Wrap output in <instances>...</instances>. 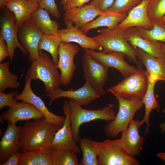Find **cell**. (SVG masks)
I'll return each mask as SVG.
<instances>
[{"label": "cell", "instance_id": "cell-12", "mask_svg": "<svg viewBox=\"0 0 165 165\" xmlns=\"http://www.w3.org/2000/svg\"><path fill=\"white\" fill-rule=\"evenodd\" d=\"M84 50L105 67L108 68L112 67L117 69L124 78L138 72L142 68L129 64L124 59L125 55L121 52L96 51L90 49Z\"/></svg>", "mask_w": 165, "mask_h": 165}, {"label": "cell", "instance_id": "cell-15", "mask_svg": "<svg viewBox=\"0 0 165 165\" xmlns=\"http://www.w3.org/2000/svg\"><path fill=\"white\" fill-rule=\"evenodd\" d=\"M44 117L41 112L34 105L28 102L21 101L9 107L0 116L1 123L7 121L16 124L18 121L35 119Z\"/></svg>", "mask_w": 165, "mask_h": 165}, {"label": "cell", "instance_id": "cell-9", "mask_svg": "<svg viewBox=\"0 0 165 165\" xmlns=\"http://www.w3.org/2000/svg\"><path fill=\"white\" fill-rule=\"evenodd\" d=\"M102 96L100 92L86 82L82 87L76 90L71 88L64 90L60 88L46 93L45 95L50 99L49 106L54 100L61 97L68 98L81 106H86Z\"/></svg>", "mask_w": 165, "mask_h": 165}, {"label": "cell", "instance_id": "cell-10", "mask_svg": "<svg viewBox=\"0 0 165 165\" xmlns=\"http://www.w3.org/2000/svg\"><path fill=\"white\" fill-rule=\"evenodd\" d=\"M1 19L0 33L2 35L6 42L10 61H13L16 48H18L24 55H27L28 51L18 40V27L16 24L14 14L6 8L4 9Z\"/></svg>", "mask_w": 165, "mask_h": 165}, {"label": "cell", "instance_id": "cell-28", "mask_svg": "<svg viewBox=\"0 0 165 165\" xmlns=\"http://www.w3.org/2000/svg\"><path fill=\"white\" fill-rule=\"evenodd\" d=\"M53 165H78V153L72 149L51 148L49 151Z\"/></svg>", "mask_w": 165, "mask_h": 165}, {"label": "cell", "instance_id": "cell-40", "mask_svg": "<svg viewBox=\"0 0 165 165\" xmlns=\"http://www.w3.org/2000/svg\"><path fill=\"white\" fill-rule=\"evenodd\" d=\"M115 0H92L91 3L102 11H107L112 5Z\"/></svg>", "mask_w": 165, "mask_h": 165}, {"label": "cell", "instance_id": "cell-45", "mask_svg": "<svg viewBox=\"0 0 165 165\" xmlns=\"http://www.w3.org/2000/svg\"><path fill=\"white\" fill-rule=\"evenodd\" d=\"M31 1L37 3L39 4L41 1V0H29Z\"/></svg>", "mask_w": 165, "mask_h": 165}, {"label": "cell", "instance_id": "cell-26", "mask_svg": "<svg viewBox=\"0 0 165 165\" xmlns=\"http://www.w3.org/2000/svg\"><path fill=\"white\" fill-rule=\"evenodd\" d=\"M49 13L39 7L31 14L30 18L43 34H56L59 29V24L55 20L51 19Z\"/></svg>", "mask_w": 165, "mask_h": 165}, {"label": "cell", "instance_id": "cell-8", "mask_svg": "<svg viewBox=\"0 0 165 165\" xmlns=\"http://www.w3.org/2000/svg\"><path fill=\"white\" fill-rule=\"evenodd\" d=\"M82 67L86 82L103 96L105 95L107 92L103 87L108 78V68L85 51L82 58Z\"/></svg>", "mask_w": 165, "mask_h": 165}, {"label": "cell", "instance_id": "cell-20", "mask_svg": "<svg viewBox=\"0 0 165 165\" xmlns=\"http://www.w3.org/2000/svg\"><path fill=\"white\" fill-rule=\"evenodd\" d=\"M134 48L137 59L146 68L148 78L165 82V57H156L140 48Z\"/></svg>", "mask_w": 165, "mask_h": 165}, {"label": "cell", "instance_id": "cell-18", "mask_svg": "<svg viewBox=\"0 0 165 165\" xmlns=\"http://www.w3.org/2000/svg\"><path fill=\"white\" fill-rule=\"evenodd\" d=\"M66 28L59 29L57 33L62 42L66 43L75 42L78 43L84 50L90 49L101 51L102 47L93 38L87 36L80 28H77L69 22L65 23Z\"/></svg>", "mask_w": 165, "mask_h": 165}, {"label": "cell", "instance_id": "cell-49", "mask_svg": "<svg viewBox=\"0 0 165 165\" xmlns=\"http://www.w3.org/2000/svg\"><path fill=\"white\" fill-rule=\"evenodd\" d=\"M64 0V1H66V0Z\"/></svg>", "mask_w": 165, "mask_h": 165}, {"label": "cell", "instance_id": "cell-50", "mask_svg": "<svg viewBox=\"0 0 165 165\" xmlns=\"http://www.w3.org/2000/svg\"></svg>", "mask_w": 165, "mask_h": 165}, {"label": "cell", "instance_id": "cell-29", "mask_svg": "<svg viewBox=\"0 0 165 165\" xmlns=\"http://www.w3.org/2000/svg\"><path fill=\"white\" fill-rule=\"evenodd\" d=\"M79 147L82 153V157L79 165H99L97 150L94 141L87 138H81Z\"/></svg>", "mask_w": 165, "mask_h": 165}, {"label": "cell", "instance_id": "cell-27", "mask_svg": "<svg viewBox=\"0 0 165 165\" xmlns=\"http://www.w3.org/2000/svg\"><path fill=\"white\" fill-rule=\"evenodd\" d=\"M148 88L145 96L142 98V102L145 106V114L143 119L140 121L141 125L144 123L146 124L145 135L149 132V129L150 126L149 116L150 113L153 109L160 108L159 103L155 97L154 92V86L157 82L148 79Z\"/></svg>", "mask_w": 165, "mask_h": 165}, {"label": "cell", "instance_id": "cell-7", "mask_svg": "<svg viewBox=\"0 0 165 165\" xmlns=\"http://www.w3.org/2000/svg\"><path fill=\"white\" fill-rule=\"evenodd\" d=\"M148 85L146 71L141 68L138 72L125 78L116 85L109 87L107 91L115 96L127 99L142 98L146 93Z\"/></svg>", "mask_w": 165, "mask_h": 165}, {"label": "cell", "instance_id": "cell-2", "mask_svg": "<svg viewBox=\"0 0 165 165\" xmlns=\"http://www.w3.org/2000/svg\"><path fill=\"white\" fill-rule=\"evenodd\" d=\"M70 120L72 134L76 143L81 139L80 127L83 123L101 120L108 122L116 116L114 105L110 104L99 109H84L72 100L68 101Z\"/></svg>", "mask_w": 165, "mask_h": 165}, {"label": "cell", "instance_id": "cell-4", "mask_svg": "<svg viewBox=\"0 0 165 165\" xmlns=\"http://www.w3.org/2000/svg\"><path fill=\"white\" fill-rule=\"evenodd\" d=\"M127 29H101L98 31L99 34L92 37L104 49L103 51L122 53L138 68L141 67L137 57L135 48L125 38L124 34Z\"/></svg>", "mask_w": 165, "mask_h": 165}, {"label": "cell", "instance_id": "cell-17", "mask_svg": "<svg viewBox=\"0 0 165 165\" xmlns=\"http://www.w3.org/2000/svg\"><path fill=\"white\" fill-rule=\"evenodd\" d=\"M104 12L100 10L90 2L87 5L65 10L63 20L64 23L70 22L75 27L81 28Z\"/></svg>", "mask_w": 165, "mask_h": 165}, {"label": "cell", "instance_id": "cell-36", "mask_svg": "<svg viewBox=\"0 0 165 165\" xmlns=\"http://www.w3.org/2000/svg\"><path fill=\"white\" fill-rule=\"evenodd\" d=\"M37 152L34 151L21 152L19 165H37Z\"/></svg>", "mask_w": 165, "mask_h": 165}, {"label": "cell", "instance_id": "cell-42", "mask_svg": "<svg viewBox=\"0 0 165 165\" xmlns=\"http://www.w3.org/2000/svg\"><path fill=\"white\" fill-rule=\"evenodd\" d=\"M21 152L20 150L16 151L2 165H19Z\"/></svg>", "mask_w": 165, "mask_h": 165}, {"label": "cell", "instance_id": "cell-16", "mask_svg": "<svg viewBox=\"0 0 165 165\" xmlns=\"http://www.w3.org/2000/svg\"><path fill=\"white\" fill-rule=\"evenodd\" d=\"M65 120L61 127L55 134L51 145V148L72 149L78 153L81 151L73 138L70 120L68 101H64L62 106Z\"/></svg>", "mask_w": 165, "mask_h": 165}, {"label": "cell", "instance_id": "cell-23", "mask_svg": "<svg viewBox=\"0 0 165 165\" xmlns=\"http://www.w3.org/2000/svg\"><path fill=\"white\" fill-rule=\"evenodd\" d=\"M21 127L8 122L7 127L0 141V165L14 153L20 150L19 136Z\"/></svg>", "mask_w": 165, "mask_h": 165}, {"label": "cell", "instance_id": "cell-25", "mask_svg": "<svg viewBox=\"0 0 165 165\" xmlns=\"http://www.w3.org/2000/svg\"><path fill=\"white\" fill-rule=\"evenodd\" d=\"M127 14L118 13L106 11L99 16L95 20L84 25L80 28L85 34L91 29L99 27H106L110 29L116 27Z\"/></svg>", "mask_w": 165, "mask_h": 165}, {"label": "cell", "instance_id": "cell-37", "mask_svg": "<svg viewBox=\"0 0 165 165\" xmlns=\"http://www.w3.org/2000/svg\"><path fill=\"white\" fill-rule=\"evenodd\" d=\"M17 94L15 91L8 94L0 92V110L5 106L9 107L14 105L17 102L15 98Z\"/></svg>", "mask_w": 165, "mask_h": 165}, {"label": "cell", "instance_id": "cell-33", "mask_svg": "<svg viewBox=\"0 0 165 165\" xmlns=\"http://www.w3.org/2000/svg\"><path fill=\"white\" fill-rule=\"evenodd\" d=\"M143 0H115L107 10L118 13L127 14L130 11L139 4Z\"/></svg>", "mask_w": 165, "mask_h": 165}, {"label": "cell", "instance_id": "cell-22", "mask_svg": "<svg viewBox=\"0 0 165 165\" xmlns=\"http://www.w3.org/2000/svg\"><path fill=\"white\" fill-rule=\"evenodd\" d=\"M141 126L140 121L133 119L127 128L121 133L120 138L125 150L134 156L141 155L145 141V138L139 134L138 129Z\"/></svg>", "mask_w": 165, "mask_h": 165}, {"label": "cell", "instance_id": "cell-38", "mask_svg": "<svg viewBox=\"0 0 165 165\" xmlns=\"http://www.w3.org/2000/svg\"><path fill=\"white\" fill-rule=\"evenodd\" d=\"M37 165H53L50 153L45 151H37Z\"/></svg>", "mask_w": 165, "mask_h": 165}, {"label": "cell", "instance_id": "cell-39", "mask_svg": "<svg viewBox=\"0 0 165 165\" xmlns=\"http://www.w3.org/2000/svg\"><path fill=\"white\" fill-rule=\"evenodd\" d=\"M91 0H62L61 4L63 6V9H66L76 7H79L84 5Z\"/></svg>", "mask_w": 165, "mask_h": 165}, {"label": "cell", "instance_id": "cell-43", "mask_svg": "<svg viewBox=\"0 0 165 165\" xmlns=\"http://www.w3.org/2000/svg\"><path fill=\"white\" fill-rule=\"evenodd\" d=\"M157 157L165 161V152H161L157 154Z\"/></svg>", "mask_w": 165, "mask_h": 165}, {"label": "cell", "instance_id": "cell-13", "mask_svg": "<svg viewBox=\"0 0 165 165\" xmlns=\"http://www.w3.org/2000/svg\"><path fill=\"white\" fill-rule=\"evenodd\" d=\"M43 34L31 18L18 26V37L22 46L28 51L31 62L38 56V45Z\"/></svg>", "mask_w": 165, "mask_h": 165}, {"label": "cell", "instance_id": "cell-46", "mask_svg": "<svg viewBox=\"0 0 165 165\" xmlns=\"http://www.w3.org/2000/svg\"><path fill=\"white\" fill-rule=\"evenodd\" d=\"M160 19L161 20L165 22V16H163V17H161V18H160Z\"/></svg>", "mask_w": 165, "mask_h": 165}, {"label": "cell", "instance_id": "cell-5", "mask_svg": "<svg viewBox=\"0 0 165 165\" xmlns=\"http://www.w3.org/2000/svg\"><path fill=\"white\" fill-rule=\"evenodd\" d=\"M119 103V110L115 118L106 124L104 133L107 137L114 138L126 130L136 113L143 106L142 98L137 97L127 99L115 96Z\"/></svg>", "mask_w": 165, "mask_h": 165}, {"label": "cell", "instance_id": "cell-30", "mask_svg": "<svg viewBox=\"0 0 165 165\" xmlns=\"http://www.w3.org/2000/svg\"><path fill=\"white\" fill-rule=\"evenodd\" d=\"M61 39L57 33L52 35L43 34L38 45L39 50H45L51 55L52 61L57 65L59 59V48Z\"/></svg>", "mask_w": 165, "mask_h": 165}, {"label": "cell", "instance_id": "cell-32", "mask_svg": "<svg viewBox=\"0 0 165 165\" xmlns=\"http://www.w3.org/2000/svg\"><path fill=\"white\" fill-rule=\"evenodd\" d=\"M9 63L6 62L0 64V92H4L8 88L16 89L19 83L16 75L10 72Z\"/></svg>", "mask_w": 165, "mask_h": 165}, {"label": "cell", "instance_id": "cell-14", "mask_svg": "<svg viewBox=\"0 0 165 165\" xmlns=\"http://www.w3.org/2000/svg\"><path fill=\"white\" fill-rule=\"evenodd\" d=\"M32 80L31 78L26 76L24 88L20 94L16 95L15 99L32 104L41 112L47 121L61 128L64 122L65 117L55 114L49 111L42 100L32 91L31 87Z\"/></svg>", "mask_w": 165, "mask_h": 165}, {"label": "cell", "instance_id": "cell-35", "mask_svg": "<svg viewBox=\"0 0 165 165\" xmlns=\"http://www.w3.org/2000/svg\"><path fill=\"white\" fill-rule=\"evenodd\" d=\"M39 7L42 8L53 16L57 18L61 17V13L54 0H41Z\"/></svg>", "mask_w": 165, "mask_h": 165}, {"label": "cell", "instance_id": "cell-31", "mask_svg": "<svg viewBox=\"0 0 165 165\" xmlns=\"http://www.w3.org/2000/svg\"><path fill=\"white\" fill-rule=\"evenodd\" d=\"M153 25L151 30L137 27L141 36L151 40L162 42L165 43V22L160 19H151Z\"/></svg>", "mask_w": 165, "mask_h": 165}, {"label": "cell", "instance_id": "cell-3", "mask_svg": "<svg viewBox=\"0 0 165 165\" xmlns=\"http://www.w3.org/2000/svg\"><path fill=\"white\" fill-rule=\"evenodd\" d=\"M26 76L32 80L42 81L44 84L46 93L61 88L58 68L49 56L42 50H39L38 57L31 62Z\"/></svg>", "mask_w": 165, "mask_h": 165}, {"label": "cell", "instance_id": "cell-41", "mask_svg": "<svg viewBox=\"0 0 165 165\" xmlns=\"http://www.w3.org/2000/svg\"><path fill=\"white\" fill-rule=\"evenodd\" d=\"M5 41L2 34L0 36V63L7 57H9L8 48L5 43Z\"/></svg>", "mask_w": 165, "mask_h": 165}, {"label": "cell", "instance_id": "cell-6", "mask_svg": "<svg viewBox=\"0 0 165 165\" xmlns=\"http://www.w3.org/2000/svg\"><path fill=\"white\" fill-rule=\"evenodd\" d=\"M99 165H139V162L123 148L120 138L94 141Z\"/></svg>", "mask_w": 165, "mask_h": 165}, {"label": "cell", "instance_id": "cell-48", "mask_svg": "<svg viewBox=\"0 0 165 165\" xmlns=\"http://www.w3.org/2000/svg\"><path fill=\"white\" fill-rule=\"evenodd\" d=\"M163 112L164 113L165 115V108H164V109L163 110Z\"/></svg>", "mask_w": 165, "mask_h": 165}, {"label": "cell", "instance_id": "cell-34", "mask_svg": "<svg viewBox=\"0 0 165 165\" xmlns=\"http://www.w3.org/2000/svg\"><path fill=\"white\" fill-rule=\"evenodd\" d=\"M147 11L150 18L160 19L165 16V0H148Z\"/></svg>", "mask_w": 165, "mask_h": 165}, {"label": "cell", "instance_id": "cell-1", "mask_svg": "<svg viewBox=\"0 0 165 165\" xmlns=\"http://www.w3.org/2000/svg\"><path fill=\"white\" fill-rule=\"evenodd\" d=\"M60 128L47 121L44 117L27 121L22 126L19 134L20 151L49 152L55 134Z\"/></svg>", "mask_w": 165, "mask_h": 165}, {"label": "cell", "instance_id": "cell-21", "mask_svg": "<svg viewBox=\"0 0 165 165\" xmlns=\"http://www.w3.org/2000/svg\"><path fill=\"white\" fill-rule=\"evenodd\" d=\"M148 1L143 0L139 4L131 9L116 28L126 29L139 27L148 30L152 29L153 24L147 11Z\"/></svg>", "mask_w": 165, "mask_h": 165}, {"label": "cell", "instance_id": "cell-24", "mask_svg": "<svg viewBox=\"0 0 165 165\" xmlns=\"http://www.w3.org/2000/svg\"><path fill=\"white\" fill-rule=\"evenodd\" d=\"M5 6L15 16L18 27L30 18L31 14L39 7V4L29 0H7Z\"/></svg>", "mask_w": 165, "mask_h": 165}, {"label": "cell", "instance_id": "cell-11", "mask_svg": "<svg viewBox=\"0 0 165 165\" xmlns=\"http://www.w3.org/2000/svg\"><path fill=\"white\" fill-rule=\"evenodd\" d=\"M79 50L77 45L63 42L60 43L58 61L56 66L61 71V85L67 86L70 83L76 69L74 58Z\"/></svg>", "mask_w": 165, "mask_h": 165}, {"label": "cell", "instance_id": "cell-19", "mask_svg": "<svg viewBox=\"0 0 165 165\" xmlns=\"http://www.w3.org/2000/svg\"><path fill=\"white\" fill-rule=\"evenodd\" d=\"M124 36L126 40L134 48H138L156 57H165V52L160 41L151 40L142 37L137 27L127 28Z\"/></svg>", "mask_w": 165, "mask_h": 165}, {"label": "cell", "instance_id": "cell-47", "mask_svg": "<svg viewBox=\"0 0 165 165\" xmlns=\"http://www.w3.org/2000/svg\"><path fill=\"white\" fill-rule=\"evenodd\" d=\"M162 47L163 50L165 52V43H162Z\"/></svg>", "mask_w": 165, "mask_h": 165}, {"label": "cell", "instance_id": "cell-44", "mask_svg": "<svg viewBox=\"0 0 165 165\" xmlns=\"http://www.w3.org/2000/svg\"><path fill=\"white\" fill-rule=\"evenodd\" d=\"M160 128L161 132H163L165 131V122L161 123L160 126Z\"/></svg>", "mask_w": 165, "mask_h": 165}]
</instances>
